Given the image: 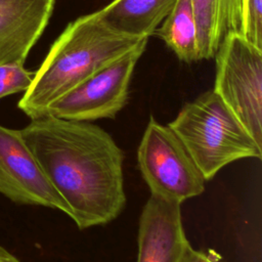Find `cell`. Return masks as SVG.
Here are the masks:
<instances>
[{
    "label": "cell",
    "instance_id": "6da1fadb",
    "mask_svg": "<svg viewBox=\"0 0 262 262\" xmlns=\"http://www.w3.org/2000/svg\"><path fill=\"white\" fill-rule=\"evenodd\" d=\"M19 132L79 229L107 224L123 212L124 154L105 130L46 115Z\"/></svg>",
    "mask_w": 262,
    "mask_h": 262
},
{
    "label": "cell",
    "instance_id": "7a4b0ae2",
    "mask_svg": "<svg viewBox=\"0 0 262 262\" xmlns=\"http://www.w3.org/2000/svg\"><path fill=\"white\" fill-rule=\"evenodd\" d=\"M143 38L115 30L102 19L99 10L79 16L68 24L51 45L19 99L18 108L31 120L46 116L55 100Z\"/></svg>",
    "mask_w": 262,
    "mask_h": 262
},
{
    "label": "cell",
    "instance_id": "3957f363",
    "mask_svg": "<svg viewBox=\"0 0 262 262\" xmlns=\"http://www.w3.org/2000/svg\"><path fill=\"white\" fill-rule=\"evenodd\" d=\"M168 126L179 137L206 181L232 162L261 159L262 146L213 89L186 102Z\"/></svg>",
    "mask_w": 262,
    "mask_h": 262
},
{
    "label": "cell",
    "instance_id": "277c9868",
    "mask_svg": "<svg viewBox=\"0 0 262 262\" xmlns=\"http://www.w3.org/2000/svg\"><path fill=\"white\" fill-rule=\"evenodd\" d=\"M137 164L152 196L181 205L205 190L206 179L179 137L152 116L137 148Z\"/></svg>",
    "mask_w": 262,
    "mask_h": 262
},
{
    "label": "cell",
    "instance_id": "5b68a950",
    "mask_svg": "<svg viewBox=\"0 0 262 262\" xmlns=\"http://www.w3.org/2000/svg\"><path fill=\"white\" fill-rule=\"evenodd\" d=\"M214 57L213 90L262 146V50L233 33L222 40Z\"/></svg>",
    "mask_w": 262,
    "mask_h": 262
},
{
    "label": "cell",
    "instance_id": "8992f818",
    "mask_svg": "<svg viewBox=\"0 0 262 262\" xmlns=\"http://www.w3.org/2000/svg\"><path fill=\"white\" fill-rule=\"evenodd\" d=\"M147 42L148 37L143 38L128 52L55 100L47 115L79 122L115 119L128 102L132 75Z\"/></svg>",
    "mask_w": 262,
    "mask_h": 262
},
{
    "label": "cell",
    "instance_id": "52a82bcc",
    "mask_svg": "<svg viewBox=\"0 0 262 262\" xmlns=\"http://www.w3.org/2000/svg\"><path fill=\"white\" fill-rule=\"evenodd\" d=\"M0 193L19 205L42 206L63 212L71 209L49 182L19 129L0 125Z\"/></svg>",
    "mask_w": 262,
    "mask_h": 262
},
{
    "label": "cell",
    "instance_id": "ba28073f",
    "mask_svg": "<svg viewBox=\"0 0 262 262\" xmlns=\"http://www.w3.org/2000/svg\"><path fill=\"white\" fill-rule=\"evenodd\" d=\"M180 206L149 196L139 217L136 262H179L189 245Z\"/></svg>",
    "mask_w": 262,
    "mask_h": 262
},
{
    "label": "cell",
    "instance_id": "9c48e42d",
    "mask_svg": "<svg viewBox=\"0 0 262 262\" xmlns=\"http://www.w3.org/2000/svg\"><path fill=\"white\" fill-rule=\"evenodd\" d=\"M56 0H0V66L25 63Z\"/></svg>",
    "mask_w": 262,
    "mask_h": 262
},
{
    "label": "cell",
    "instance_id": "30bf717a",
    "mask_svg": "<svg viewBox=\"0 0 262 262\" xmlns=\"http://www.w3.org/2000/svg\"><path fill=\"white\" fill-rule=\"evenodd\" d=\"M196 28L199 60L215 56L229 34L244 33L245 0H191Z\"/></svg>",
    "mask_w": 262,
    "mask_h": 262
},
{
    "label": "cell",
    "instance_id": "8fae6325",
    "mask_svg": "<svg viewBox=\"0 0 262 262\" xmlns=\"http://www.w3.org/2000/svg\"><path fill=\"white\" fill-rule=\"evenodd\" d=\"M176 0H113L99 9L115 30L137 37H150L173 8Z\"/></svg>",
    "mask_w": 262,
    "mask_h": 262
},
{
    "label": "cell",
    "instance_id": "7c38bea8",
    "mask_svg": "<svg viewBox=\"0 0 262 262\" xmlns=\"http://www.w3.org/2000/svg\"><path fill=\"white\" fill-rule=\"evenodd\" d=\"M175 53L179 60H199L198 28L191 0H176L173 8L154 34Z\"/></svg>",
    "mask_w": 262,
    "mask_h": 262
},
{
    "label": "cell",
    "instance_id": "4fadbf2b",
    "mask_svg": "<svg viewBox=\"0 0 262 262\" xmlns=\"http://www.w3.org/2000/svg\"><path fill=\"white\" fill-rule=\"evenodd\" d=\"M35 72L25 69L24 63L0 66V99L19 92H26L31 86Z\"/></svg>",
    "mask_w": 262,
    "mask_h": 262
},
{
    "label": "cell",
    "instance_id": "5bb4252c",
    "mask_svg": "<svg viewBox=\"0 0 262 262\" xmlns=\"http://www.w3.org/2000/svg\"><path fill=\"white\" fill-rule=\"evenodd\" d=\"M243 35L262 50V0H245Z\"/></svg>",
    "mask_w": 262,
    "mask_h": 262
},
{
    "label": "cell",
    "instance_id": "9a60e30c",
    "mask_svg": "<svg viewBox=\"0 0 262 262\" xmlns=\"http://www.w3.org/2000/svg\"><path fill=\"white\" fill-rule=\"evenodd\" d=\"M220 257L215 252L206 253L204 251L194 250L189 244L183 252L179 262H213Z\"/></svg>",
    "mask_w": 262,
    "mask_h": 262
},
{
    "label": "cell",
    "instance_id": "2e32d148",
    "mask_svg": "<svg viewBox=\"0 0 262 262\" xmlns=\"http://www.w3.org/2000/svg\"><path fill=\"white\" fill-rule=\"evenodd\" d=\"M0 262H21L13 254L0 246Z\"/></svg>",
    "mask_w": 262,
    "mask_h": 262
},
{
    "label": "cell",
    "instance_id": "e0dca14e",
    "mask_svg": "<svg viewBox=\"0 0 262 262\" xmlns=\"http://www.w3.org/2000/svg\"><path fill=\"white\" fill-rule=\"evenodd\" d=\"M219 259H220V258H219ZM219 259H216V260H215V261H213V262H220V261H219Z\"/></svg>",
    "mask_w": 262,
    "mask_h": 262
}]
</instances>
